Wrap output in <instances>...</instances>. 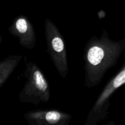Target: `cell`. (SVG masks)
Here are the masks:
<instances>
[{
	"instance_id": "cell-1",
	"label": "cell",
	"mask_w": 125,
	"mask_h": 125,
	"mask_svg": "<svg viewBox=\"0 0 125 125\" xmlns=\"http://www.w3.org/2000/svg\"><path fill=\"white\" fill-rule=\"evenodd\" d=\"M125 50V38L112 40L105 29L100 37H92L84 48V86L90 89L98 85L108 71L118 63Z\"/></svg>"
},
{
	"instance_id": "cell-2",
	"label": "cell",
	"mask_w": 125,
	"mask_h": 125,
	"mask_svg": "<svg viewBox=\"0 0 125 125\" xmlns=\"http://www.w3.org/2000/svg\"><path fill=\"white\" fill-rule=\"evenodd\" d=\"M22 75L26 81L18 94L19 101L36 106L49 102L51 98L50 87L40 68L35 63L28 62Z\"/></svg>"
},
{
	"instance_id": "cell-3",
	"label": "cell",
	"mask_w": 125,
	"mask_h": 125,
	"mask_svg": "<svg viewBox=\"0 0 125 125\" xmlns=\"http://www.w3.org/2000/svg\"><path fill=\"white\" fill-rule=\"evenodd\" d=\"M44 32L46 51L61 78H65L69 68L67 50L63 36L55 23L48 18L45 20Z\"/></svg>"
},
{
	"instance_id": "cell-4",
	"label": "cell",
	"mask_w": 125,
	"mask_h": 125,
	"mask_svg": "<svg viewBox=\"0 0 125 125\" xmlns=\"http://www.w3.org/2000/svg\"><path fill=\"white\" fill-rule=\"evenodd\" d=\"M123 85H125V63L118 73L109 81L101 90L88 113L84 125H96L107 118L111 98Z\"/></svg>"
},
{
	"instance_id": "cell-5",
	"label": "cell",
	"mask_w": 125,
	"mask_h": 125,
	"mask_svg": "<svg viewBox=\"0 0 125 125\" xmlns=\"http://www.w3.org/2000/svg\"><path fill=\"white\" fill-rule=\"evenodd\" d=\"M23 117L29 125H68L72 115L56 109H36L29 111Z\"/></svg>"
},
{
	"instance_id": "cell-6",
	"label": "cell",
	"mask_w": 125,
	"mask_h": 125,
	"mask_svg": "<svg viewBox=\"0 0 125 125\" xmlns=\"http://www.w3.org/2000/svg\"><path fill=\"white\" fill-rule=\"evenodd\" d=\"M7 29L11 35L18 39L22 47L28 50L34 48L37 42L36 34L34 26L28 17L24 15L16 17Z\"/></svg>"
},
{
	"instance_id": "cell-7",
	"label": "cell",
	"mask_w": 125,
	"mask_h": 125,
	"mask_svg": "<svg viewBox=\"0 0 125 125\" xmlns=\"http://www.w3.org/2000/svg\"><path fill=\"white\" fill-rule=\"evenodd\" d=\"M21 59V56L11 55L0 62V88L6 83Z\"/></svg>"
}]
</instances>
